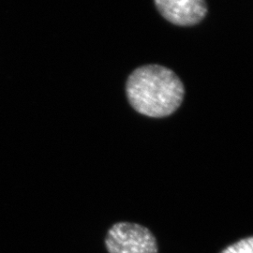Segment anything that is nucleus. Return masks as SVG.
I'll return each mask as SVG.
<instances>
[{"instance_id": "f257e3e1", "label": "nucleus", "mask_w": 253, "mask_h": 253, "mask_svg": "<svg viewBox=\"0 0 253 253\" xmlns=\"http://www.w3.org/2000/svg\"><path fill=\"white\" fill-rule=\"evenodd\" d=\"M126 93L136 112L149 118H163L180 107L185 88L172 70L161 65H145L128 76Z\"/></svg>"}, {"instance_id": "7ed1b4c3", "label": "nucleus", "mask_w": 253, "mask_h": 253, "mask_svg": "<svg viewBox=\"0 0 253 253\" xmlns=\"http://www.w3.org/2000/svg\"><path fill=\"white\" fill-rule=\"evenodd\" d=\"M163 18L172 25L191 27L199 24L208 14L206 0H154Z\"/></svg>"}, {"instance_id": "20e7f679", "label": "nucleus", "mask_w": 253, "mask_h": 253, "mask_svg": "<svg viewBox=\"0 0 253 253\" xmlns=\"http://www.w3.org/2000/svg\"><path fill=\"white\" fill-rule=\"evenodd\" d=\"M220 253H253V236L243 238L227 247Z\"/></svg>"}, {"instance_id": "f03ea898", "label": "nucleus", "mask_w": 253, "mask_h": 253, "mask_svg": "<svg viewBox=\"0 0 253 253\" xmlns=\"http://www.w3.org/2000/svg\"><path fill=\"white\" fill-rule=\"evenodd\" d=\"M109 253H158L159 247L152 232L146 227L127 221L115 223L105 236Z\"/></svg>"}]
</instances>
